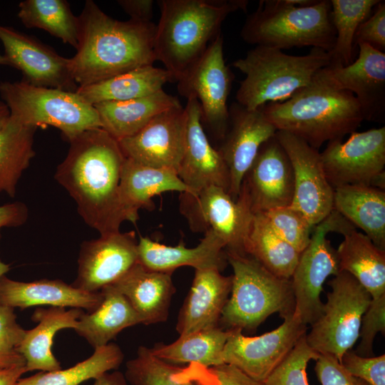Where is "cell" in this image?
I'll return each mask as SVG.
<instances>
[{
  "mask_svg": "<svg viewBox=\"0 0 385 385\" xmlns=\"http://www.w3.org/2000/svg\"><path fill=\"white\" fill-rule=\"evenodd\" d=\"M54 178L74 200L83 221L101 235L120 231L125 221L119 183L125 159L118 141L101 128L87 130L70 142Z\"/></svg>",
  "mask_w": 385,
  "mask_h": 385,
  "instance_id": "obj_1",
  "label": "cell"
},
{
  "mask_svg": "<svg viewBox=\"0 0 385 385\" xmlns=\"http://www.w3.org/2000/svg\"><path fill=\"white\" fill-rule=\"evenodd\" d=\"M76 53L69 58L71 75L84 87L132 69L153 65L156 25L152 21H119L87 0L78 16Z\"/></svg>",
  "mask_w": 385,
  "mask_h": 385,
  "instance_id": "obj_2",
  "label": "cell"
},
{
  "mask_svg": "<svg viewBox=\"0 0 385 385\" xmlns=\"http://www.w3.org/2000/svg\"><path fill=\"white\" fill-rule=\"evenodd\" d=\"M261 108L277 130L291 133L317 150L325 142L356 131L365 120L351 92L334 87L317 73L309 85L286 101Z\"/></svg>",
  "mask_w": 385,
  "mask_h": 385,
  "instance_id": "obj_3",
  "label": "cell"
},
{
  "mask_svg": "<svg viewBox=\"0 0 385 385\" xmlns=\"http://www.w3.org/2000/svg\"><path fill=\"white\" fill-rule=\"evenodd\" d=\"M154 52L175 81L200 58L233 12L246 11L247 0H158Z\"/></svg>",
  "mask_w": 385,
  "mask_h": 385,
  "instance_id": "obj_4",
  "label": "cell"
},
{
  "mask_svg": "<svg viewBox=\"0 0 385 385\" xmlns=\"http://www.w3.org/2000/svg\"><path fill=\"white\" fill-rule=\"evenodd\" d=\"M330 61L329 52L321 48H312L305 55L294 56L278 48L256 46L232 63L245 76L236 93L237 103L255 110L267 103L283 102L309 85Z\"/></svg>",
  "mask_w": 385,
  "mask_h": 385,
  "instance_id": "obj_5",
  "label": "cell"
},
{
  "mask_svg": "<svg viewBox=\"0 0 385 385\" xmlns=\"http://www.w3.org/2000/svg\"><path fill=\"white\" fill-rule=\"evenodd\" d=\"M330 0L297 6L288 0H262L241 29L246 43L280 50L312 46L330 52L336 32Z\"/></svg>",
  "mask_w": 385,
  "mask_h": 385,
  "instance_id": "obj_6",
  "label": "cell"
},
{
  "mask_svg": "<svg viewBox=\"0 0 385 385\" xmlns=\"http://www.w3.org/2000/svg\"><path fill=\"white\" fill-rule=\"evenodd\" d=\"M225 253L233 274L219 327L252 333L272 314L284 319L294 312L291 279L275 276L248 255Z\"/></svg>",
  "mask_w": 385,
  "mask_h": 385,
  "instance_id": "obj_7",
  "label": "cell"
},
{
  "mask_svg": "<svg viewBox=\"0 0 385 385\" xmlns=\"http://www.w3.org/2000/svg\"><path fill=\"white\" fill-rule=\"evenodd\" d=\"M0 96L11 117L36 128L55 127L68 142L87 130L102 127L95 107L76 92L34 86L22 80L1 82Z\"/></svg>",
  "mask_w": 385,
  "mask_h": 385,
  "instance_id": "obj_8",
  "label": "cell"
},
{
  "mask_svg": "<svg viewBox=\"0 0 385 385\" xmlns=\"http://www.w3.org/2000/svg\"><path fill=\"white\" fill-rule=\"evenodd\" d=\"M322 314L306 334L308 346L319 354H329L340 363L359 338L361 319L371 297L349 273L342 271L329 281Z\"/></svg>",
  "mask_w": 385,
  "mask_h": 385,
  "instance_id": "obj_9",
  "label": "cell"
},
{
  "mask_svg": "<svg viewBox=\"0 0 385 385\" xmlns=\"http://www.w3.org/2000/svg\"><path fill=\"white\" fill-rule=\"evenodd\" d=\"M354 228L351 222L333 209L314 227L310 242L301 252L291 282L295 300L294 312L306 325H312L322 314L324 303L321 293L327 278L340 272L337 250L327 235L332 232L344 235Z\"/></svg>",
  "mask_w": 385,
  "mask_h": 385,
  "instance_id": "obj_10",
  "label": "cell"
},
{
  "mask_svg": "<svg viewBox=\"0 0 385 385\" xmlns=\"http://www.w3.org/2000/svg\"><path fill=\"white\" fill-rule=\"evenodd\" d=\"M180 210L192 230H212L223 242L225 252L246 255L245 244L254 212L242 185L236 200L217 186L205 188L196 195L182 192Z\"/></svg>",
  "mask_w": 385,
  "mask_h": 385,
  "instance_id": "obj_11",
  "label": "cell"
},
{
  "mask_svg": "<svg viewBox=\"0 0 385 385\" xmlns=\"http://www.w3.org/2000/svg\"><path fill=\"white\" fill-rule=\"evenodd\" d=\"M333 188L346 185L385 188V127L353 132L345 141L334 140L320 153Z\"/></svg>",
  "mask_w": 385,
  "mask_h": 385,
  "instance_id": "obj_12",
  "label": "cell"
},
{
  "mask_svg": "<svg viewBox=\"0 0 385 385\" xmlns=\"http://www.w3.org/2000/svg\"><path fill=\"white\" fill-rule=\"evenodd\" d=\"M233 76L225 64L223 36L219 34L200 58L177 81L178 91L185 98L195 96L202 111V120L216 135L224 139L230 114L227 98Z\"/></svg>",
  "mask_w": 385,
  "mask_h": 385,
  "instance_id": "obj_13",
  "label": "cell"
},
{
  "mask_svg": "<svg viewBox=\"0 0 385 385\" xmlns=\"http://www.w3.org/2000/svg\"><path fill=\"white\" fill-rule=\"evenodd\" d=\"M307 326L294 312L277 329L260 336L247 337L240 329H232L222 351L223 363L263 383L307 334Z\"/></svg>",
  "mask_w": 385,
  "mask_h": 385,
  "instance_id": "obj_14",
  "label": "cell"
},
{
  "mask_svg": "<svg viewBox=\"0 0 385 385\" xmlns=\"http://www.w3.org/2000/svg\"><path fill=\"white\" fill-rule=\"evenodd\" d=\"M275 136L286 151L294 173V195L291 207L304 215L312 226L333 210L334 188L329 183L317 149L287 132Z\"/></svg>",
  "mask_w": 385,
  "mask_h": 385,
  "instance_id": "obj_15",
  "label": "cell"
},
{
  "mask_svg": "<svg viewBox=\"0 0 385 385\" xmlns=\"http://www.w3.org/2000/svg\"><path fill=\"white\" fill-rule=\"evenodd\" d=\"M138 262V242L133 231L101 235L82 242L77 276L72 285L88 292H99Z\"/></svg>",
  "mask_w": 385,
  "mask_h": 385,
  "instance_id": "obj_16",
  "label": "cell"
},
{
  "mask_svg": "<svg viewBox=\"0 0 385 385\" xmlns=\"http://www.w3.org/2000/svg\"><path fill=\"white\" fill-rule=\"evenodd\" d=\"M185 130V108L180 105L158 114L138 132L118 141L125 158L178 173L184 153Z\"/></svg>",
  "mask_w": 385,
  "mask_h": 385,
  "instance_id": "obj_17",
  "label": "cell"
},
{
  "mask_svg": "<svg viewBox=\"0 0 385 385\" xmlns=\"http://www.w3.org/2000/svg\"><path fill=\"white\" fill-rule=\"evenodd\" d=\"M4 56L31 85L76 92L78 88L69 70V58L18 30L0 24Z\"/></svg>",
  "mask_w": 385,
  "mask_h": 385,
  "instance_id": "obj_18",
  "label": "cell"
},
{
  "mask_svg": "<svg viewBox=\"0 0 385 385\" xmlns=\"http://www.w3.org/2000/svg\"><path fill=\"white\" fill-rule=\"evenodd\" d=\"M358 58L348 66L329 64L317 73L334 87L351 92L367 120L385 114V53L367 43L356 45Z\"/></svg>",
  "mask_w": 385,
  "mask_h": 385,
  "instance_id": "obj_19",
  "label": "cell"
},
{
  "mask_svg": "<svg viewBox=\"0 0 385 385\" xmlns=\"http://www.w3.org/2000/svg\"><path fill=\"white\" fill-rule=\"evenodd\" d=\"M228 130L218 150L230 173L229 195L237 199L244 177L264 143L277 131L262 108L247 109L237 102L229 108Z\"/></svg>",
  "mask_w": 385,
  "mask_h": 385,
  "instance_id": "obj_20",
  "label": "cell"
},
{
  "mask_svg": "<svg viewBox=\"0 0 385 385\" xmlns=\"http://www.w3.org/2000/svg\"><path fill=\"white\" fill-rule=\"evenodd\" d=\"M252 212L288 206L294 195V173L289 157L275 135L260 147L242 183Z\"/></svg>",
  "mask_w": 385,
  "mask_h": 385,
  "instance_id": "obj_21",
  "label": "cell"
},
{
  "mask_svg": "<svg viewBox=\"0 0 385 385\" xmlns=\"http://www.w3.org/2000/svg\"><path fill=\"white\" fill-rule=\"evenodd\" d=\"M184 108L185 149L178 175L191 190V195H196L209 186H217L229 192V170L221 154L210 145L203 130L198 100L189 96Z\"/></svg>",
  "mask_w": 385,
  "mask_h": 385,
  "instance_id": "obj_22",
  "label": "cell"
},
{
  "mask_svg": "<svg viewBox=\"0 0 385 385\" xmlns=\"http://www.w3.org/2000/svg\"><path fill=\"white\" fill-rule=\"evenodd\" d=\"M216 268L196 269L190 289L180 308L176 323L180 336L219 326L228 300L232 277Z\"/></svg>",
  "mask_w": 385,
  "mask_h": 385,
  "instance_id": "obj_23",
  "label": "cell"
},
{
  "mask_svg": "<svg viewBox=\"0 0 385 385\" xmlns=\"http://www.w3.org/2000/svg\"><path fill=\"white\" fill-rule=\"evenodd\" d=\"M102 299L101 291L85 292L60 279L24 282L11 279L6 275L0 279V304L13 309L48 305L92 312Z\"/></svg>",
  "mask_w": 385,
  "mask_h": 385,
  "instance_id": "obj_24",
  "label": "cell"
},
{
  "mask_svg": "<svg viewBox=\"0 0 385 385\" xmlns=\"http://www.w3.org/2000/svg\"><path fill=\"white\" fill-rule=\"evenodd\" d=\"M138 262L155 271L172 274L180 267L196 269L216 268L223 270L227 260L225 245L212 230L195 247H186L183 242L177 246H168L148 237H140L138 242Z\"/></svg>",
  "mask_w": 385,
  "mask_h": 385,
  "instance_id": "obj_25",
  "label": "cell"
},
{
  "mask_svg": "<svg viewBox=\"0 0 385 385\" xmlns=\"http://www.w3.org/2000/svg\"><path fill=\"white\" fill-rule=\"evenodd\" d=\"M168 191L192 194L175 171L150 167L125 158L119 183V199L125 221L135 224L138 210H153L152 197Z\"/></svg>",
  "mask_w": 385,
  "mask_h": 385,
  "instance_id": "obj_26",
  "label": "cell"
},
{
  "mask_svg": "<svg viewBox=\"0 0 385 385\" xmlns=\"http://www.w3.org/2000/svg\"><path fill=\"white\" fill-rule=\"evenodd\" d=\"M171 274L149 270L138 262L111 284L121 293L145 325L164 322L175 292Z\"/></svg>",
  "mask_w": 385,
  "mask_h": 385,
  "instance_id": "obj_27",
  "label": "cell"
},
{
  "mask_svg": "<svg viewBox=\"0 0 385 385\" xmlns=\"http://www.w3.org/2000/svg\"><path fill=\"white\" fill-rule=\"evenodd\" d=\"M83 313L81 309L50 307H38L31 316L37 325L26 330L18 348L26 362L27 371L38 370L52 371L61 369L60 362L52 353L53 339L57 332L63 329H75Z\"/></svg>",
  "mask_w": 385,
  "mask_h": 385,
  "instance_id": "obj_28",
  "label": "cell"
},
{
  "mask_svg": "<svg viewBox=\"0 0 385 385\" xmlns=\"http://www.w3.org/2000/svg\"><path fill=\"white\" fill-rule=\"evenodd\" d=\"M333 209L385 250V190L371 185L334 188Z\"/></svg>",
  "mask_w": 385,
  "mask_h": 385,
  "instance_id": "obj_29",
  "label": "cell"
},
{
  "mask_svg": "<svg viewBox=\"0 0 385 385\" xmlns=\"http://www.w3.org/2000/svg\"><path fill=\"white\" fill-rule=\"evenodd\" d=\"M180 103L163 89L144 97L93 105L104 129L117 140L138 132L158 114Z\"/></svg>",
  "mask_w": 385,
  "mask_h": 385,
  "instance_id": "obj_30",
  "label": "cell"
},
{
  "mask_svg": "<svg viewBox=\"0 0 385 385\" xmlns=\"http://www.w3.org/2000/svg\"><path fill=\"white\" fill-rule=\"evenodd\" d=\"M101 292L99 305L92 312H83L74 329L94 349L109 344L124 329L142 324L128 299L113 286Z\"/></svg>",
  "mask_w": 385,
  "mask_h": 385,
  "instance_id": "obj_31",
  "label": "cell"
},
{
  "mask_svg": "<svg viewBox=\"0 0 385 385\" xmlns=\"http://www.w3.org/2000/svg\"><path fill=\"white\" fill-rule=\"evenodd\" d=\"M174 81L173 75L166 69L148 65L78 87L76 92L93 106L102 102L123 101L149 96L163 90L167 83Z\"/></svg>",
  "mask_w": 385,
  "mask_h": 385,
  "instance_id": "obj_32",
  "label": "cell"
},
{
  "mask_svg": "<svg viewBox=\"0 0 385 385\" xmlns=\"http://www.w3.org/2000/svg\"><path fill=\"white\" fill-rule=\"evenodd\" d=\"M343 236L337 250L340 272L352 275L372 299L385 294V250L355 228Z\"/></svg>",
  "mask_w": 385,
  "mask_h": 385,
  "instance_id": "obj_33",
  "label": "cell"
},
{
  "mask_svg": "<svg viewBox=\"0 0 385 385\" xmlns=\"http://www.w3.org/2000/svg\"><path fill=\"white\" fill-rule=\"evenodd\" d=\"M230 333L218 326L180 336L169 344L156 343L150 349L155 356L175 366L195 363L214 366L224 364L222 351Z\"/></svg>",
  "mask_w": 385,
  "mask_h": 385,
  "instance_id": "obj_34",
  "label": "cell"
},
{
  "mask_svg": "<svg viewBox=\"0 0 385 385\" xmlns=\"http://www.w3.org/2000/svg\"><path fill=\"white\" fill-rule=\"evenodd\" d=\"M245 252L272 274L287 279H291L301 255L272 230L262 212L254 213Z\"/></svg>",
  "mask_w": 385,
  "mask_h": 385,
  "instance_id": "obj_35",
  "label": "cell"
},
{
  "mask_svg": "<svg viewBox=\"0 0 385 385\" xmlns=\"http://www.w3.org/2000/svg\"><path fill=\"white\" fill-rule=\"evenodd\" d=\"M36 129L10 116L0 130V192L15 197L17 183L35 155Z\"/></svg>",
  "mask_w": 385,
  "mask_h": 385,
  "instance_id": "obj_36",
  "label": "cell"
},
{
  "mask_svg": "<svg viewBox=\"0 0 385 385\" xmlns=\"http://www.w3.org/2000/svg\"><path fill=\"white\" fill-rule=\"evenodd\" d=\"M18 17L26 28L43 29L76 49L79 20L65 0H24L19 4Z\"/></svg>",
  "mask_w": 385,
  "mask_h": 385,
  "instance_id": "obj_37",
  "label": "cell"
},
{
  "mask_svg": "<svg viewBox=\"0 0 385 385\" xmlns=\"http://www.w3.org/2000/svg\"><path fill=\"white\" fill-rule=\"evenodd\" d=\"M124 359L118 345L109 343L94 349L86 359L66 369L52 371H39L26 378H20L16 385H79L99 377L111 370H117Z\"/></svg>",
  "mask_w": 385,
  "mask_h": 385,
  "instance_id": "obj_38",
  "label": "cell"
},
{
  "mask_svg": "<svg viewBox=\"0 0 385 385\" xmlns=\"http://www.w3.org/2000/svg\"><path fill=\"white\" fill-rule=\"evenodd\" d=\"M380 0H330L336 40L329 52L330 64L348 66L354 61V36Z\"/></svg>",
  "mask_w": 385,
  "mask_h": 385,
  "instance_id": "obj_39",
  "label": "cell"
},
{
  "mask_svg": "<svg viewBox=\"0 0 385 385\" xmlns=\"http://www.w3.org/2000/svg\"><path fill=\"white\" fill-rule=\"evenodd\" d=\"M125 366L124 375L131 385H195L177 375L178 366L158 359L144 346L138 347L136 356Z\"/></svg>",
  "mask_w": 385,
  "mask_h": 385,
  "instance_id": "obj_40",
  "label": "cell"
},
{
  "mask_svg": "<svg viewBox=\"0 0 385 385\" xmlns=\"http://www.w3.org/2000/svg\"><path fill=\"white\" fill-rule=\"evenodd\" d=\"M262 213L272 230L298 252L307 247L314 226L300 211L288 205Z\"/></svg>",
  "mask_w": 385,
  "mask_h": 385,
  "instance_id": "obj_41",
  "label": "cell"
},
{
  "mask_svg": "<svg viewBox=\"0 0 385 385\" xmlns=\"http://www.w3.org/2000/svg\"><path fill=\"white\" fill-rule=\"evenodd\" d=\"M306 334L266 378L264 385H309L307 367L309 361L316 360L319 354L308 346Z\"/></svg>",
  "mask_w": 385,
  "mask_h": 385,
  "instance_id": "obj_42",
  "label": "cell"
},
{
  "mask_svg": "<svg viewBox=\"0 0 385 385\" xmlns=\"http://www.w3.org/2000/svg\"><path fill=\"white\" fill-rule=\"evenodd\" d=\"M176 374L195 385H264L228 364L205 367L191 363L183 367L178 366Z\"/></svg>",
  "mask_w": 385,
  "mask_h": 385,
  "instance_id": "obj_43",
  "label": "cell"
},
{
  "mask_svg": "<svg viewBox=\"0 0 385 385\" xmlns=\"http://www.w3.org/2000/svg\"><path fill=\"white\" fill-rule=\"evenodd\" d=\"M25 332L14 309L0 304V369L26 365L18 350Z\"/></svg>",
  "mask_w": 385,
  "mask_h": 385,
  "instance_id": "obj_44",
  "label": "cell"
},
{
  "mask_svg": "<svg viewBox=\"0 0 385 385\" xmlns=\"http://www.w3.org/2000/svg\"><path fill=\"white\" fill-rule=\"evenodd\" d=\"M385 333V294L371 299L359 330L360 342L354 351L361 356H374L373 343L378 333Z\"/></svg>",
  "mask_w": 385,
  "mask_h": 385,
  "instance_id": "obj_45",
  "label": "cell"
},
{
  "mask_svg": "<svg viewBox=\"0 0 385 385\" xmlns=\"http://www.w3.org/2000/svg\"><path fill=\"white\" fill-rule=\"evenodd\" d=\"M343 368L351 375L371 385H385V354L361 356L349 349L342 356Z\"/></svg>",
  "mask_w": 385,
  "mask_h": 385,
  "instance_id": "obj_46",
  "label": "cell"
},
{
  "mask_svg": "<svg viewBox=\"0 0 385 385\" xmlns=\"http://www.w3.org/2000/svg\"><path fill=\"white\" fill-rule=\"evenodd\" d=\"M314 371L321 385H371L349 374L335 357L329 354H319Z\"/></svg>",
  "mask_w": 385,
  "mask_h": 385,
  "instance_id": "obj_47",
  "label": "cell"
},
{
  "mask_svg": "<svg viewBox=\"0 0 385 385\" xmlns=\"http://www.w3.org/2000/svg\"><path fill=\"white\" fill-rule=\"evenodd\" d=\"M367 43L381 51L385 49V2L381 1L375 6L374 14L359 26L354 45Z\"/></svg>",
  "mask_w": 385,
  "mask_h": 385,
  "instance_id": "obj_48",
  "label": "cell"
},
{
  "mask_svg": "<svg viewBox=\"0 0 385 385\" xmlns=\"http://www.w3.org/2000/svg\"><path fill=\"white\" fill-rule=\"evenodd\" d=\"M28 218V208L19 201L0 205V229L24 225Z\"/></svg>",
  "mask_w": 385,
  "mask_h": 385,
  "instance_id": "obj_49",
  "label": "cell"
},
{
  "mask_svg": "<svg viewBox=\"0 0 385 385\" xmlns=\"http://www.w3.org/2000/svg\"><path fill=\"white\" fill-rule=\"evenodd\" d=\"M117 2L130 16V19L143 22L151 21L154 6L153 0H118Z\"/></svg>",
  "mask_w": 385,
  "mask_h": 385,
  "instance_id": "obj_50",
  "label": "cell"
},
{
  "mask_svg": "<svg viewBox=\"0 0 385 385\" xmlns=\"http://www.w3.org/2000/svg\"><path fill=\"white\" fill-rule=\"evenodd\" d=\"M26 372V365L0 369V385H16Z\"/></svg>",
  "mask_w": 385,
  "mask_h": 385,
  "instance_id": "obj_51",
  "label": "cell"
},
{
  "mask_svg": "<svg viewBox=\"0 0 385 385\" xmlns=\"http://www.w3.org/2000/svg\"><path fill=\"white\" fill-rule=\"evenodd\" d=\"M94 380L92 385H128L125 375L118 370L104 373Z\"/></svg>",
  "mask_w": 385,
  "mask_h": 385,
  "instance_id": "obj_52",
  "label": "cell"
},
{
  "mask_svg": "<svg viewBox=\"0 0 385 385\" xmlns=\"http://www.w3.org/2000/svg\"><path fill=\"white\" fill-rule=\"evenodd\" d=\"M10 117V111L7 106L0 101V130L6 125Z\"/></svg>",
  "mask_w": 385,
  "mask_h": 385,
  "instance_id": "obj_53",
  "label": "cell"
},
{
  "mask_svg": "<svg viewBox=\"0 0 385 385\" xmlns=\"http://www.w3.org/2000/svg\"><path fill=\"white\" fill-rule=\"evenodd\" d=\"M1 238V235H0ZM10 270V265L8 264H6L0 260V279L6 274V272H8Z\"/></svg>",
  "mask_w": 385,
  "mask_h": 385,
  "instance_id": "obj_54",
  "label": "cell"
},
{
  "mask_svg": "<svg viewBox=\"0 0 385 385\" xmlns=\"http://www.w3.org/2000/svg\"><path fill=\"white\" fill-rule=\"evenodd\" d=\"M0 65L9 66V63L7 61L6 58H5L4 55H1V53H0Z\"/></svg>",
  "mask_w": 385,
  "mask_h": 385,
  "instance_id": "obj_55",
  "label": "cell"
}]
</instances>
